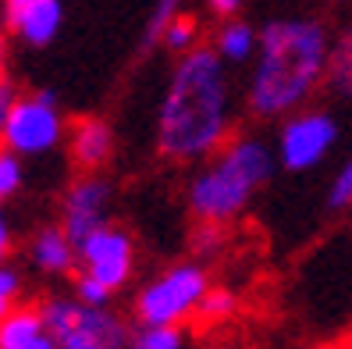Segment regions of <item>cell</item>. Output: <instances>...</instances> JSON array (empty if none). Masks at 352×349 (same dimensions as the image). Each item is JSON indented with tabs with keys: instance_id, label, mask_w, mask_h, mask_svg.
I'll list each match as a JSON object with an SVG mask.
<instances>
[{
	"instance_id": "cell-16",
	"label": "cell",
	"mask_w": 352,
	"mask_h": 349,
	"mask_svg": "<svg viewBox=\"0 0 352 349\" xmlns=\"http://www.w3.org/2000/svg\"><path fill=\"white\" fill-rule=\"evenodd\" d=\"M228 246V224H214V221H196V232L189 239V250H192V260L199 264H210L224 253Z\"/></svg>"
},
{
	"instance_id": "cell-3",
	"label": "cell",
	"mask_w": 352,
	"mask_h": 349,
	"mask_svg": "<svg viewBox=\"0 0 352 349\" xmlns=\"http://www.w3.org/2000/svg\"><path fill=\"white\" fill-rule=\"evenodd\" d=\"M278 168L274 147L256 132H235L217 154H210L199 171L192 175L185 200L189 214L196 221H214V224H232L245 214L253 196L271 182Z\"/></svg>"
},
{
	"instance_id": "cell-17",
	"label": "cell",
	"mask_w": 352,
	"mask_h": 349,
	"mask_svg": "<svg viewBox=\"0 0 352 349\" xmlns=\"http://www.w3.org/2000/svg\"><path fill=\"white\" fill-rule=\"evenodd\" d=\"M239 314V296L228 289V285H210V293L203 296L199 310H196V321L203 324H224Z\"/></svg>"
},
{
	"instance_id": "cell-9",
	"label": "cell",
	"mask_w": 352,
	"mask_h": 349,
	"mask_svg": "<svg viewBox=\"0 0 352 349\" xmlns=\"http://www.w3.org/2000/svg\"><path fill=\"white\" fill-rule=\"evenodd\" d=\"M111 221V186L100 175H82L78 182H72L65 203H60V229L72 235V242L78 246L86 235H93L96 229Z\"/></svg>"
},
{
	"instance_id": "cell-22",
	"label": "cell",
	"mask_w": 352,
	"mask_h": 349,
	"mask_svg": "<svg viewBox=\"0 0 352 349\" xmlns=\"http://www.w3.org/2000/svg\"><path fill=\"white\" fill-rule=\"evenodd\" d=\"M327 207L331 211H352V154L338 168V175L327 186Z\"/></svg>"
},
{
	"instance_id": "cell-19",
	"label": "cell",
	"mask_w": 352,
	"mask_h": 349,
	"mask_svg": "<svg viewBox=\"0 0 352 349\" xmlns=\"http://www.w3.org/2000/svg\"><path fill=\"white\" fill-rule=\"evenodd\" d=\"M132 349H185L182 324H139V332H132Z\"/></svg>"
},
{
	"instance_id": "cell-26",
	"label": "cell",
	"mask_w": 352,
	"mask_h": 349,
	"mask_svg": "<svg viewBox=\"0 0 352 349\" xmlns=\"http://www.w3.org/2000/svg\"><path fill=\"white\" fill-rule=\"evenodd\" d=\"M14 100H18L14 82H4V86H0V136H4V125H8V118H11Z\"/></svg>"
},
{
	"instance_id": "cell-4",
	"label": "cell",
	"mask_w": 352,
	"mask_h": 349,
	"mask_svg": "<svg viewBox=\"0 0 352 349\" xmlns=\"http://www.w3.org/2000/svg\"><path fill=\"white\" fill-rule=\"evenodd\" d=\"M57 349H132V332L111 306H89L75 296H50L39 303Z\"/></svg>"
},
{
	"instance_id": "cell-11",
	"label": "cell",
	"mask_w": 352,
	"mask_h": 349,
	"mask_svg": "<svg viewBox=\"0 0 352 349\" xmlns=\"http://www.w3.org/2000/svg\"><path fill=\"white\" fill-rule=\"evenodd\" d=\"M29 260L43 275H72L78 268V246L60 224H43L29 242Z\"/></svg>"
},
{
	"instance_id": "cell-14",
	"label": "cell",
	"mask_w": 352,
	"mask_h": 349,
	"mask_svg": "<svg viewBox=\"0 0 352 349\" xmlns=\"http://www.w3.org/2000/svg\"><path fill=\"white\" fill-rule=\"evenodd\" d=\"M214 50L228 68L253 65V57L260 50V29L250 25L245 18H228V22H221V29L214 36Z\"/></svg>"
},
{
	"instance_id": "cell-7",
	"label": "cell",
	"mask_w": 352,
	"mask_h": 349,
	"mask_svg": "<svg viewBox=\"0 0 352 349\" xmlns=\"http://www.w3.org/2000/svg\"><path fill=\"white\" fill-rule=\"evenodd\" d=\"M338 147V121L320 107H299L281 118L274 154L285 171H314L324 157Z\"/></svg>"
},
{
	"instance_id": "cell-27",
	"label": "cell",
	"mask_w": 352,
	"mask_h": 349,
	"mask_svg": "<svg viewBox=\"0 0 352 349\" xmlns=\"http://www.w3.org/2000/svg\"><path fill=\"white\" fill-rule=\"evenodd\" d=\"M11 250H14V235H11V224L4 221V214H0V264H8Z\"/></svg>"
},
{
	"instance_id": "cell-29",
	"label": "cell",
	"mask_w": 352,
	"mask_h": 349,
	"mask_svg": "<svg viewBox=\"0 0 352 349\" xmlns=\"http://www.w3.org/2000/svg\"><path fill=\"white\" fill-rule=\"evenodd\" d=\"M4 82H11V75H8V36L0 32V86Z\"/></svg>"
},
{
	"instance_id": "cell-2",
	"label": "cell",
	"mask_w": 352,
	"mask_h": 349,
	"mask_svg": "<svg viewBox=\"0 0 352 349\" xmlns=\"http://www.w3.org/2000/svg\"><path fill=\"white\" fill-rule=\"evenodd\" d=\"M331 32L317 18H271L245 82V107L260 121H281L309 104L327 75Z\"/></svg>"
},
{
	"instance_id": "cell-24",
	"label": "cell",
	"mask_w": 352,
	"mask_h": 349,
	"mask_svg": "<svg viewBox=\"0 0 352 349\" xmlns=\"http://www.w3.org/2000/svg\"><path fill=\"white\" fill-rule=\"evenodd\" d=\"M22 299V275H18L11 264H0V321H4Z\"/></svg>"
},
{
	"instance_id": "cell-25",
	"label": "cell",
	"mask_w": 352,
	"mask_h": 349,
	"mask_svg": "<svg viewBox=\"0 0 352 349\" xmlns=\"http://www.w3.org/2000/svg\"><path fill=\"white\" fill-rule=\"evenodd\" d=\"M206 8H210L214 18H221V22H228V18H239V11L245 8V0H203Z\"/></svg>"
},
{
	"instance_id": "cell-23",
	"label": "cell",
	"mask_w": 352,
	"mask_h": 349,
	"mask_svg": "<svg viewBox=\"0 0 352 349\" xmlns=\"http://www.w3.org/2000/svg\"><path fill=\"white\" fill-rule=\"evenodd\" d=\"M72 296H75V299H82V303H89V306H111V299H114V293L107 289V285L96 282V278H93V275H86V271H78V275H75Z\"/></svg>"
},
{
	"instance_id": "cell-20",
	"label": "cell",
	"mask_w": 352,
	"mask_h": 349,
	"mask_svg": "<svg viewBox=\"0 0 352 349\" xmlns=\"http://www.w3.org/2000/svg\"><path fill=\"white\" fill-rule=\"evenodd\" d=\"M182 8H185V0H153V11H150L146 32H142V43H146V47L160 43L164 29H168V25L175 22V18L182 14Z\"/></svg>"
},
{
	"instance_id": "cell-1",
	"label": "cell",
	"mask_w": 352,
	"mask_h": 349,
	"mask_svg": "<svg viewBox=\"0 0 352 349\" xmlns=\"http://www.w3.org/2000/svg\"><path fill=\"white\" fill-rule=\"evenodd\" d=\"M235 136L232 75L214 47L178 57L157 107V154L192 164L217 154Z\"/></svg>"
},
{
	"instance_id": "cell-18",
	"label": "cell",
	"mask_w": 352,
	"mask_h": 349,
	"mask_svg": "<svg viewBox=\"0 0 352 349\" xmlns=\"http://www.w3.org/2000/svg\"><path fill=\"white\" fill-rule=\"evenodd\" d=\"M160 47L168 50V54H175V57H182V54H189V50H196L199 47V22L192 14H178L175 22L164 29V36H160Z\"/></svg>"
},
{
	"instance_id": "cell-15",
	"label": "cell",
	"mask_w": 352,
	"mask_h": 349,
	"mask_svg": "<svg viewBox=\"0 0 352 349\" xmlns=\"http://www.w3.org/2000/svg\"><path fill=\"white\" fill-rule=\"evenodd\" d=\"M324 86L335 96H352V22L335 39H331V57H327Z\"/></svg>"
},
{
	"instance_id": "cell-12",
	"label": "cell",
	"mask_w": 352,
	"mask_h": 349,
	"mask_svg": "<svg viewBox=\"0 0 352 349\" xmlns=\"http://www.w3.org/2000/svg\"><path fill=\"white\" fill-rule=\"evenodd\" d=\"M0 349H57V339L39 306H14L0 321Z\"/></svg>"
},
{
	"instance_id": "cell-8",
	"label": "cell",
	"mask_w": 352,
	"mask_h": 349,
	"mask_svg": "<svg viewBox=\"0 0 352 349\" xmlns=\"http://www.w3.org/2000/svg\"><path fill=\"white\" fill-rule=\"evenodd\" d=\"M78 271L93 275L96 282H103L118 296L132 282V271H135V239H132V232L107 221L103 229L86 235L78 242Z\"/></svg>"
},
{
	"instance_id": "cell-10",
	"label": "cell",
	"mask_w": 352,
	"mask_h": 349,
	"mask_svg": "<svg viewBox=\"0 0 352 349\" xmlns=\"http://www.w3.org/2000/svg\"><path fill=\"white\" fill-rule=\"evenodd\" d=\"M68 150L78 171L96 175L114 157V129L103 118H78L68 129Z\"/></svg>"
},
{
	"instance_id": "cell-6",
	"label": "cell",
	"mask_w": 352,
	"mask_h": 349,
	"mask_svg": "<svg viewBox=\"0 0 352 349\" xmlns=\"http://www.w3.org/2000/svg\"><path fill=\"white\" fill-rule=\"evenodd\" d=\"M60 139H65V114L57 107V96L39 89L14 100L0 147L14 150L18 157H43L60 147Z\"/></svg>"
},
{
	"instance_id": "cell-30",
	"label": "cell",
	"mask_w": 352,
	"mask_h": 349,
	"mask_svg": "<svg viewBox=\"0 0 352 349\" xmlns=\"http://www.w3.org/2000/svg\"><path fill=\"white\" fill-rule=\"evenodd\" d=\"M320 349H352V335L338 339V342H331V346H320Z\"/></svg>"
},
{
	"instance_id": "cell-5",
	"label": "cell",
	"mask_w": 352,
	"mask_h": 349,
	"mask_svg": "<svg viewBox=\"0 0 352 349\" xmlns=\"http://www.w3.org/2000/svg\"><path fill=\"white\" fill-rule=\"evenodd\" d=\"M206 293H210V275L203 264L178 260L135 293L132 314L139 324H185L196 317Z\"/></svg>"
},
{
	"instance_id": "cell-28",
	"label": "cell",
	"mask_w": 352,
	"mask_h": 349,
	"mask_svg": "<svg viewBox=\"0 0 352 349\" xmlns=\"http://www.w3.org/2000/svg\"><path fill=\"white\" fill-rule=\"evenodd\" d=\"M29 4H32V0H4V18H8V25H11L14 18L22 14V11H25Z\"/></svg>"
},
{
	"instance_id": "cell-13",
	"label": "cell",
	"mask_w": 352,
	"mask_h": 349,
	"mask_svg": "<svg viewBox=\"0 0 352 349\" xmlns=\"http://www.w3.org/2000/svg\"><path fill=\"white\" fill-rule=\"evenodd\" d=\"M60 22H65L60 0H32V4L11 22V32L22 39L25 47H50L60 32Z\"/></svg>"
},
{
	"instance_id": "cell-21",
	"label": "cell",
	"mask_w": 352,
	"mask_h": 349,
	"mask_svg": "<svg viewBox=\"0 0 352 349\" xmlns=\"http://www.w3.org/2000/svg\"><path fill=\"white\" fill-rule=\"evenodd\" d=\"M25 157H18L14 150L8 147H0V203L11 200L18 189H22V182H25Z\"/></svg>"
}]
</instances>
